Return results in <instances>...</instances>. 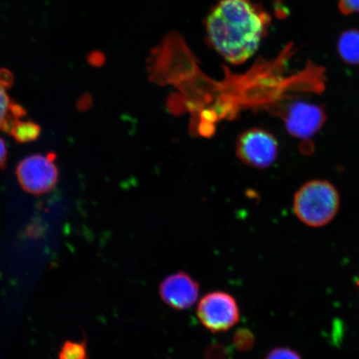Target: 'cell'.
<instances>
[{
	"mask_svg": "<svg viewBox=\"0 0 359 359\" xmlns=\"http://www.w3.org/2000/svg\"><path fill=\"white\" fill-rule=\"evenodd\" d=\"M269 22L253 0H221L206 20L208 40L227 62L243 64L257 51Z\"/></svg>",
	"mask_w": 359,
	"mask_h": 359,
	"instance_id": "obj_1",
	"label": "cell"
},
{
	"mask_svg": "<svg viewBox=\"0 0 359 359\" xmlns=\"http://www.w3.org/2000/svg\"><path fill=\"white\" fill-rule=\"evenodd\" d=\"M294 212L300 221L311 227L329 224L339 212L340 197L332 184L324 180H313L296 192Z\"/></svg>",
	"mask_w": 359,
	"mask_h": 359,
	"instance_id": "obj_2",
	"label": "cell"
},
{
	"mask_svg": "<svg viewBox=\"0 0 359 359\" xmlns=\"http://www.w3.org/2000/svg\"><path fill=\"white\" fill-rule=\"evenodd\" d=\"M201 325L212 333L231 330L240 320V309L234 297L222 291L205 294L197 307Z\"/></svg>",
	"mask_w": 359,
	"mask_h": 359,
	"instance_id": "obj_3",
	"label": "cell"
},
{
	"mask_svg": "<svg viewBox=\"0 0 359 359\" xmlns=\"http://www.w3.org/2000/svg\"><path fill=\"white\" fill-rule=\"evenodd\" d=\"M279 145L271 133L262 128H250L241 134L236 142V154L250 167L267 168L275 163Z\"/></svg>",
	"mask_w": 359,
	"mask_h": 359,
	"instance_id": "obj_4",
	"label": "cell"
},
{
	"mask_svg": "<svg viewBox=\"0 0 359 359\" xmlns=\"http://www.w3.org/2000/svg\"><path fill=\"white\" fill-rule=\"evenodd\" d=\"M17 177L26 191L43 194L55 186L58 170L52 157L35 154L20 161L17 168Z\"/></svg>",
	"mask_w": 359,
	"mask_h": 359,
	"instance_id": "obj_5",
	"label": "cell"
},
{
	"mask_svg": "<svg viewBox=\"0 0 359 359\" xmlns=\"http://www.w3.org/2000/svg\"><path fill=\"white\" fill-rule=\"evenodd\" d=\"M326 119L324 107L304 101L290 103L284 115L287 132L303 140H307L320 131Z\"/></svg>",
	"mask_w": 359,
	"mask_h": 359,
	"instance_id": "obj_6",
	"label": "cell"
},
{
	"mask_svg": "<svg viewBox=\"0 0 359 359\" xmlns=\"http://www.w3.org/2000/svg\"><path fill=\"white\" fill-rule=\"evenodd\" d=\"M199 284L185 272L172 273L160 285V296L165 304L177 311L190 309L198 299Z\"/></svg>",
	"mask_w": 359,
	"mask_h": 359,
	"instance_id": "obj_7",
	"label": "cell"
},
{
	"mask_svg": "<svg viewBox=\"0 0 359 359\" xmlns=\"http://www.w3.org/2000/svg\"><path fill=\"white\" fill-rule=\"evenodd\" d=\"M8 74L0 71V130H8L15 120L21 118V109L15 106L8 93Z\"/></svg>",
	"mask_w": 359,
	"mask_h": 359,
	"instance_id": "obj_8",
	"label": "cell"
},
{
	"mask_svg": "<svg viewBox=\"0 0 359 359\" xmlns=\"http://www.w3.org/2000/svg\"><path fill=\"white\" fill-rule=\"evenodd\" d=\"M339 56L348 65H359V30L348 29L341 34L338 41Z\"/></svg>",
	"mask_w": 359,
	"mask_h": 359,
	"instance_id": "obj_9",
	"label": "cell"
},
{
	"mask_svg": "<svg viewBox=\"0 0 359 359\" xmlns=\"http://www.w3.org/2000/svg\"><path fill=\"white\" fill-rule=\"evenodd\" d=\"M8 131L17 141L26 142L35 140L39 135V126L30 121H24L20 118L13 123Z\"/></svg>",
	"mask_w": 359,
	"mask_h": 359,
	"instance_id": "obj_10",
	"label": "cell"
},
{
	"mask_svg": "<svg viewBox=\"0 0 359 359\" xmlns=\"http://www.w3.org/2000/svg\"><path fill=\"white\" fill-rule=\"evenodd\" d=\"M58 359H89L86 344L67 341L62 347Z\"/></svg>",
	"mask_w": 359,
	"mask_h": 359,
	"instance_id": "obj_11",
	"label": "cell"
},
{
	"mask_svg": "<svg viewBox=\"0 0 359 359\" xmlns=\"http://www.w3.org/2000/svg\"><path fill=\"white\" fill-rule=\"evenodd\" d=\"M255 336L252 332L248 329H245V327L238 330L234 337H233V344L241 352L249 351V350L252 348L255 345Z\"/></svg>",
	"mask_w": 359,
	"mask_h": 359,
	"instance_id": "obj_12",
	"label": "cell"
},
{
	"mask_svg": "<svg viewBox=\"0 0 359 359\" xmlns=\"http://www.w3.org/2000/svg\"><path fill=\"white\" fill-rule=\"evenodd\" d=\"M266 359H302L298 353L287 348H276L268 353Z\"/></svg>",
	"mask_w": 359,
	"mask_h": 359,
	"instance_id": "obj_13",
	"label": "cell"
},
{
	"mask_svg": "<svg viewBox=\"0 0 359 359\" xmlns=\"http://www.w3.org/2000/svg\"><path fill=\"white\" fill-rule=\"evenodd\" d=\"M339 8L344 15L359 13V0H339Z\"/></svg>",
	"mask_w": 359,
	"mask_h": 359,
	"instance_id": "obj_14",
	"label": "cell"
},
{
	"mask_svg": "<svg viewBox=\"0 0 359 359\" xmlns=\"http://www.w3.org/2000/svg\"><path fill=\"white\" fill-rule=\"evenodd\" d=\"M206 359H224L226 358V349L222 345H212L206 350Z\"/></svg>",
	"mask_w": 359,
	"mask_h": 359,
	"instance_id": "obj_15",
	"label": "cell"
},
{
	"mask_svg": "<svg viewBox=\"0 0 359 359\" xmlns=\"http://www.w3.org/2000/svg\"><path fill=\"white\" fill-rule=\"evenodd\" d=\"M7 146L6 141L0 137V168L3 167L7 158Z\"/></svg>",
	"mask_w": 359,
	"mask_h": 359,
	"instance_id": "obj_16",
	"label": "cell"
},
{
	"mask_svg": "<svg viewBox=\"0 0 359 359\" xmlns=\"http://www.w3.org/2000/svg\"><path fill=\"white\" fill-rule=\"evenodd\" d=\"M357 285H358V288H359V280H358Z\"/></svg>",
	"mask_w": 359,
	"mask_h": 359,
	"instance_id": "obj_17",
	"label": "cell"
}]
</instances>
